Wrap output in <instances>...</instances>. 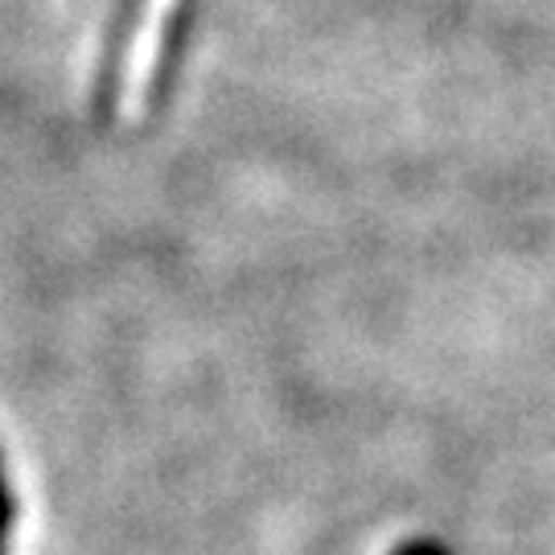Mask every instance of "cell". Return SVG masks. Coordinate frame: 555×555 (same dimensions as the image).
Masks as SVG:
<instances>
[{
  "label": "cell",
  "mask_w": 555,
  "mask_h": 555,
  "mask_svg": "<svg viewBox=\"0 0 555 555\" xmlns=\"http://www.w3.org/2000/svg\"><path fill=\"white\" fill-rule=\"evenodd\" d=\"M173 9H178V0H149V13H144L137 34V50H132V70H128V112H137V103L149 91V79H153V66L160 62L157 54Z\"/></svg>",
  "instance_id": "obj_1"
},
{
  "label": "cell",
  "mask_w": 555,
  "mask_h": 555,
  "mask_svg": "<svg viewBox=\"0 0 555 555\" xmlns=\"http://www.w3.org/2000/svg\"><path fill=\"white\" fill-rule=\"evenodd\" d=\"M9 515H13V502H9L4 481H0V555H4V535H9Z\"/></svg>",
  "instance_id": "obj_2"
}]
</instances>
